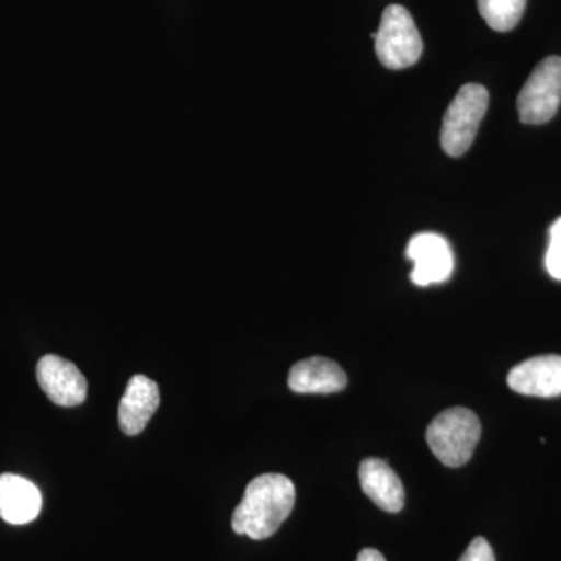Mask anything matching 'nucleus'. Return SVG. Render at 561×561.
<instances>
[{"label":"nucleus","instance_id":"7","mask_svg":"<svg viewBox=\"0 0 561 561\" xmlns=\"http://www.w3.org/2000/svg\"><path fill=\"white\" fill-rule=\"evenodd\" d=\"M36 379L51 402L61 408H73L87 400L88 382L72 362L62 357H41L36 365Z\"/></svg>","mask_w":561,"mask_h":561},{"label":"nucleus","instance_id":"6","mask_svg":"<svg viewBox=\"0 0 561 561\" xmlns=\"http://www.w3.org/2000/svg\"><path fill=\"white\" fill-rule=\"evenodd\" d=\"M405 257L413 262L412 283L419 287L446 283L454 271L451 245L440 234L420 232L405 249Z\"/></svg>","mask_w":561,"mask_h":561},{"label":"nucleus","instance_id":"14","mask_svg":"<svg viewBox=\"0 0 561 561\" xmlns=\"http://www.w3.org/2000/svg\"><path fill=\"white\" fill-rule=\"evenodd\" d=\"M546 271L553 279L561 280V217L549 230V245L546 251Z\"/></svg>","mask_w":561,"mask_h":561},{"label":"nucleus","instance_id":"8","mask_svg":"<svg viewBox=\"0 0 561 561\" xmlns=\"http://www.w3.org/2000/svg\"><path fill=\"white\" fill-rule=\"evenodd\" d=\"M508 387L519 394L537 398H556L561 394V356L531 357L512 368Z\"/></svg>","mask_w":561,"mask_h":561},{"label":"nucleus","instance_id":"16","mask_svg":"<svg viewBox=\"0 0 561 561\" xmlns=\"http://www.w3.org/2000/svg\"><path fill=\"white\" fill-rule=\"evenodd\" d=\"M356 561H386V559H383L382 553L376 551V549L367 548L362 549L359 556H357Z\"/></svg>","mask_w":561,"mask_h":561},{"label":"nucleus","instance_id":"4","mask_svg":"<svg viewBox=\"0 0 561 561\" xmlns=\"http://www.w3.org/2000/svg\"><path fill=\"white\" fill-rule=\"evenodd\" d=\"M375 49L379 61L391 70L411 68L420 60L423 39L412 14L404 7L389 5L383 10Z\"/></svg>","mask_w":561,"mask_h":561},{"label":"nucleus","instance_id":"15","mask_svg":"<svg viewBox=\"0 0 561 561\" xmlns=\"http://www.w3.org/2000/svg\"><path fill=\"white\" fill-rule=\"evenodd\" d=\"M459 561H496V557H494L490 542L485 538L478 537L470 542Z\"/></svg>","mask_w":561,"mask_h":561},{"label":"nucleus","instance_id":"5","mask_svg":"<svg viewBox=\"0 0 561 561\" xmlns=\"http://www.w3.org/2000/svg\"><path fill=\"white\" fill-rule=\"evenodd\" d=\"M561 103V58H545L518 95L519 119L527 125L552 121Z\"/></svg>","mask_w":561,"mask_h":561},{"label":"nucleus","instance_id":"11","mask_svg":"<svg viewBox=\"0 0 561 561\" xmlns=\"http://www.w3.org/2000/svg\"><path fill=\"white\" fill-rule=\"evenodd\" d=\"M362 490L383 512L398 513L404 507V486L387 461L365 459L359 467Z\"/></svg>","mask_w":561,"mask_h":561},{"label":"nucleus","instance_id":"12","mask_svg":"<svg viewBox=\"0 0 561 561\" xmlns=\"http://www.w3.org/2000/svg\"><path fill=\"white\" fill-rule=\"evenodd\" d=\"M348 383L346 373L337 362L311 357L295 364L289 375V387L295 393H335Z\"/></svg>","mask_w":561,"mask_h":561},{"label":"nucleus","instance_id":"3","mask_svg":"<svg viewBox=\"0 0 561 561\" xmlns=\"http://www.w3.org/2000/svg\"><path fill=\"white\" fill-rule=\"evenodd\" d=\"M490 95L478 83L463 84L443 117L440 142L453 158L467 153L489 108Z\"/></svg>","mask_w":561,"mask_h":561},{"label":"nucleus","instance_id":"2","mask_svg":"<svg viewBox=\"0 0 561 561\" xmlns=\"http://www.w3.org/2000/svg\"><path fill=\"white\" fill-rule=\"evenodd\" d=\"M481 434V421L474 412L453 408L431 421L426 440L431 451L445 467L459 468L470 461Z\"/></svg>","mask_w":561,"mask_h":561},{"label":"nucleus","instance_id":"10","mask_svg":"<svg viewBox=\"0 0 561 561\" xmlns=\"http://www.w3.org/2000/svg\"><path fill=\"white\" fill-rule=\"evenodd\" d=\"M160 405V390L157 382L147 376H133L119 405L121 430L127 435H139L146 430L151 416Z\"/></svg>","mask_w":561,"mask_h":561},{"label":"nucleus","instance_id":"1","mask_svg":"<svg viewBox=\"0 0 561 561\" xmlns=\"http://www.w3.org/2000/svg\"><path fill=\"white\" fill-rule=\"evenodd\" d=\"M294 482L283 474H262L247 485L241 504L232 513V530L251 540H265L278 531L294 511Z\"/></svg>","mask_w":561,"mask_h":561},{"label":"nucleus","instance_id":"13","mask_svg":"<svg viewBox=\"0 0 561 561\" xmlns=\"http://www.w3.org/2000/svg\"><path fill=\"white\" fill-rule=\"evenodd\" d=\"M527 0H478L483 21L496 32H511L522 21Z\"/></svg>","mask_w":561,"mask_h":561},{"label":"nucleus","instance_id":"9","mask_svg":"<svg viewBox=\"0 0 561 561\" xmlns=\"http://www.w3.org/2000/svg\"><path fill=\"white\" fill-rule=\"evenodd\" d=\"M43 507V496L35 483L21 476H0V518L3 522L22 526L35 522Z\"/></svg>","mask_w":561,"mask_h":561}]
</instances>
